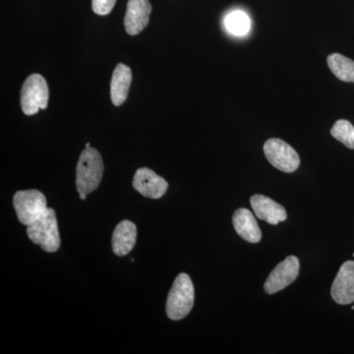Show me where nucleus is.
<instances>
[{
    "instance_id": "nucleus-1",
    "label": "nucleus",
    "mask_w": 354,
    "mask_h": 354,
    "mask_svg": "<svg viewBox=\"0 0 354 354\" xmlns=\"http://www.w3.org/2000/svg\"><path fill=\"white\" fill-rule=\"evenodd\" d=\"M104 174V162L95 149L86 148L81 153L76 169V186L79 193H92L99 187Z\"/></svg>"
},
{
    "instance_id": "nucleus-2",
    "label": "nucleus",
    "mask_w": 354,
    "mask_h": 354,
    "mask_svg": "<svg viewBox=\"0 0 354 354\" xmlns=\"http://www.w3.org/2000/svg\"><path fill=\"white\" fill-rule=\"evenodd\" d=\"M194 286L190 277L181 272L174 279L167 300V315L171 320L185 318L194 306Z\"/></svg>"
},
{
    "instance_id": "nucleus-3",
    "label": "nucleus",
    "mask_w": 354,
    "mask_h": 354,
    "mask_svg": "<svg viewBox=\"0 0 354 354\" xmlns=\"http://www.w3.org/2000/svg\"><path fill=\"white\" fill-rule=\"evenodd\" d=\"M27 235L32 243L39 244L46 252H57L62 241L55 209L48 208L38 220L28 225Z\"/></svg>"
},
{
    "instance_id": "nucleus-4",
    "label": "nucleus",
    "mask_w": 354,
    "mask_h": 354,
    "mask_svg": "<svg viewBox=\"0 0 354 354\" xmlns=\"http://www.w3.org/2000/svg\"><path fill=\"white\" fill-rule=\"evenodd\" d=\"M48 91L46 79L39 74H32L26 79L21 90V108L26 115H34L39 109L48 108Z\"/></svg>"
},
{
    "instance_id": "nucleus-5",
    "label": "nucleus",
    "mask_w": 354,
    "mask_h": 354,
    "mask_svg": "<svg viewBox=\"0 0 354 354\" xmlns=\"http://www.w3.org/2000/svg\"><path fill=\"white\" fill-rule=\"evenodd\" d=\"M13 206L18 220L27 227L48 209L46 196L38 190L18 191L13 197Z\"/></svg>"
},
{
    "instance_id": "nucleus-6",
    "label": "nucleus",
    "mask_w": 354,
    "mask_h": 354,
    "mask_svg": "<svg viewBox=\"0 0 354 354\" xmlns=\"http://www.w3.org/2000/svg\"><path fill=\"white\" fill-rule=\"evenodd\" d=\"M264 153L270 164L283 172L297 171L300 165L297 151L283 140L272 138L266 141Z\"/></svg>"
},
{
    "instance_id": "nucleus-7",
    "label": "nucleus",
    "mask_w": 354,
    "mask_h": 354,
    "mask_svg": "<svg viewBox=\"0 0 354 354\" xmlns=\"http://www.w3.org/2000/svg\"><path fill=\"white\" fill-rule=\"evenodd\" d=\"M299 272V261L295 256H288L283 262L279 263L265 283V291L268 295H274L283 290L286 286L297 279Z\"/></svg>"
},
{
    "instance_id": "nucleus-8",
    "label": "nucleus",
    "mask_w": 354,
    "mask_h": 354,
    "mask_svg": "<svg viewBox=\"0 0 354 354\" xmlns=\"http://www.w3.org/2000/svg\"><path fill=\"white\" fill-rule=\"evenodd\" d=\"M133 187L144 197L160 199L167 193L169 183L152 169L141 167L133 178Z\"/></svg>"
},
{
    "instance_id": "nucleus-9",
    "label": "nucleus",
    "mask_w": 354,
    "mask_h": 354,
    "mask_svg": "<svg viewBox=\"0 0 354 354\" xmlns=\"http://www.w3.org/2000/svg\"><path fill=\"white\" fill-rule=\"evenodd\" d=\"M335 304H351L354 302V262L346 261L335 277L330 290Z\"/></svg>"
},
{
    "instance_id": "nucleus-10",
    "label": "nucleus",
    "mask_w": 354,
    "mask_h": 354,
    "mask_svg": "<svg viewBox=\"0 0 354 354\" xmlns=\"http://www.w3.org/2000/svg\"><path fill=\"white\" fill-rule=\"evenodd\" d=\"M152 6L149 0H129L124 17L125 30L131 36L140 34L148 26Z\"/></svg>"
},
{
    "instance_id": "nucleus-11",
    "label": "nucleus",
    "mask_w": 354,
    "mask_h": 354,
    "mask_svg": "<svg viewBox=\"0 0 354 354\" xmlns=\"http://www.w3.org/2000/svg\"><path fill=\"white\" fill-rule=\"evenodd\" d=\"M250 203L257 218L267 221L270 225H278L288 218L286 209L271 198L264 195H254L251 197Z\"/></svg>"
},
{
    "instance_id": "nucleus-12",
    "label": "nucleus",
    "mask_w": 354,
    "mask_h": 354,
    "mask_svg": "<svg viewBox=\"0 0 354 354\" xmlns=\"http://www.w3.org/2000/svg\"><path fill=\"white\" fill-rule=\"evenodd\" d=\"M232 223L237 234L250 243H258L262 239V232L255 216L248 209L241 208L232 216Z\"/></svg>"
},
{
    "instance_id": "nucleus-13",
    "label": "nucleus",
    "mask_w": 354,
    "mask_h": 354,
    "mask_svg": "<svg viewBox=\"0 0 354 354\" xmlns=\"http://www.w3.org/2000/svg\"><path fill=\"white\" fill-rule=\"evenodd\" d=\"M137 241V227L132 221H122L113 234V250L116 256H127L134 248Z\"/></svg>"
},
{
    "instance_id": "nucleus-14",
    "label": "nucleus",
    "mask_w": 354,
    "mask_h": 354,
    "mask_svg": "<svg viewBox=\"0 0 354 354\" xmlns=\"http://www.w3.org/2000/svg\"><path fill=\"white\" fill-rule=\"evenodd\" d=\"M131 82V69L127 65L118 64L111 82V97L114 106H120L127 101Z\"/></svg>"
},
{
    "instance_id": "nucleus-15",
    "label": "nucleus",
    "mask_w": 354,
    "mask_h": 354,
    "mask_svg": "<svg viewBox=\"0 0 354 354\" xmlns=\"http://www.w3.org/2000/svg\"><path fill=\"white\" fill-rule=\"evenodd\" d=\"M328 65L337 79L346 83H354V62L351 58L333 53L327 58Z\"/></svg>"
},
{
    "instance_id": "nucleus-16",
    "label": "nucleus",
    "mask_w": 354,
    "mask_h": 354,
    "mask_svg": "<svg viewBox=\"0 0 354 354\" xmlns=\"http://www.w3.org/2000/svg\"><path fill=\"white\" fill-rule=\"evenodd\" d=\"M225 27L230 34L239 37L245 36L250 31V18L243 11H232L225 17Z\"/></svg>"
},
{
    "instance_id": "nucleus-17",
    "label": "nucleus",
    "mask_w": 354,
    "mask_h": 354,
    "mask_svg": "<svg viewBox=\"0 0 354 354\" xmlns=\"http://www.w3.org/2000/svg\"><path fill=\"white\" fill-rule=\"evenodd\" d=\"M330 134L344 146L354 150V127L348 120H337L333 125Z\"/></svg>"
},
{
    "instance_id": "nucleus-18",
    "label": "nucleus",
    "mask_w": 354,
    "mask_h": 354,
    "mask_svg": "<svg viewBox=\"0 0 354 354\" xmlns=\"http://www.w3.org/2000/svg\"><path fill=\"white\" fill-rule=\"evenodd\" d=\"M115 3L116 0H92V8L97 15H108Z\"/></svg>"
},
{
    "instance_id": "nucleus-19",
    "label": "nucleus",
    "mask_w": 354,
    "mask_h": 354,
    "mask_svg": "<svg viewBox=\"0 0 354 354\" xmlns=\"http://www.w3.org/2000/svg\"><path fill=\"white\" fill-rule=\"evenodd\" d=\"M79 196H80L81 200H86V198H87V194H85V193H79Z\"/></svg>"
},
{
    "instance_id": "nucleus-20",
    "label": "nucleus",
    "mask_w": 354,
    "mask_h": 354,
    "mask_svg": "<svg viewBox=\"0 0 354 354\" xmlns=\"http://www.w3.org/2000/svg\"><path fill=\"white\" fill-rule=\"evenodd\" d=\"M90 143L86 144V148H90Z\"/></svg>"
},
{
    "instance_id": "nucleus-21",
    "label": "nucleus",
    "mask_w": 354,
    "mask_h": 354,
    "mask_svg": "<svg viewBox=\"0 0 354 354\" xmlns=\"http://www.w3.org/2000/svg\"><path fill=\"white\" fill-rule=\"evenodd\" d=\"M353 257H354V254H353Z\"/></svg>"
}]
</instances>
